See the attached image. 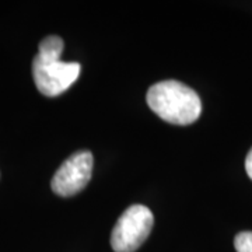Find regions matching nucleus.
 <instances>
[{
    "mask_svg": "<svg viewBox=\"0 0 252 252\" xmlns=\"http://www.w3.org/2000/svg\"><path fill=\"white\" fill-rule=\"evenodd\" d=\"M147 104L158 117L174 125H190L202 114V101L187 84L165 80L147 91Z\"/></svg>",
    "mask_w": 252,
    "mask_h": 252,
    "instance_id": "nucleus-1",
    "label": "nucleus"
},
{
    "mask_svg": "<svg viewBox=\"0 0 252 252\" xmlns=\"http://www.w3.org/2000/svg\"><path fill=\"white\" fill-rule=\"evenodd\" d=\"M154 224L152 210L143 205H132L118 219L111 234L115 252H135L147 240Z\"/></svg>",
    "mask_w": 252,
    "mask_h": 252,
    "instance_id": "nucleus-2",
    "label": "nucleus"
},
{
    "mask_svg": "<svg viewBox=\"0 0 252 252\" xmlns=\"http://www.w3.org/2000/svg\"><path fill=\"white\" fill-rule=\"evenodd\" d=\"M80 64L77 62L44 61L35 56L32 61V77L41 94L46 97H58L67 90L80 76Z\"/></svg>",
    "mask_w": 252,
    "mask_h": 252,
    "instance_id": "nucleus-3",
    "label": "nucleus"
},
{
    "mask_svg": "<svg viewBox=\"0 0 252 252\" xmlns=\"http://www.w3.org/2000/svg\"><path fill=\"white\" fill-rule=\"evenodd\" d=\"M93 154L87 150L72 154L55 172L51 187L59 196H72L79 193L91 180Z\"/></svg>",
    "mask_w": 252,
    "mask_h": 252,
    "instance_id": "nucleus-4",
    "label": "nucleus"
},
{
    "mask_svg": "<svg viewBox=\"0 0 252 252\" xmlns=\"http://www.w3.org/2000/svg\"><path fill=\"white\" fill-rule=\"evenodd\" d=\"M63 39L58 35H49L44 38L39 44L38 58L44 61H59L63 51Z\"/></svg>",
    "mask_w": 252,
    "mask_h": 252,
    "instance_id": "nucleus-5",
    "label": "nucleus"
},
{
    "mask_svg": "<svg viewBox=\"0 0 252 252\" xmlns=\"http://www.w3.org/2000/svg\"><path fill=\"white\" fill-rule=\"evenodd\" d=\"M234 247L237 252H252V233L243 231L237 234L234 240Z\"/></svg>",
    "mask_w": 252,
    "mask_h": 252,
    "instance_id": "nucleus-6",
    "label": "nucleus"
},
{
    "mask_svg": "<svg viewBox=\"0 0 252 252\" xmlns=\"http://www.w3.org/2000/svg\"><path fill=\"white\" fill-rule=\"evenodd\" d=\"M245 170L248 177L252 180V149L250 150V153L247 154V158H245Z\"/></svg>",
    "mask_w": 252,
    "mask_h": 252,
    "instance_id": "nucleus-7",
    "label": "nucleus"
}]
</instances>
